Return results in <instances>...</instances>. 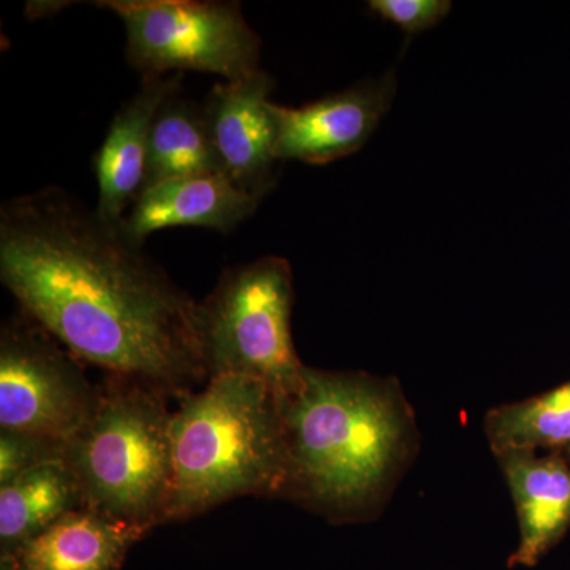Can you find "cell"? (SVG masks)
Returning <instances> with one entry per match:
<instances>
[{
	"mask_svg": "<svg viewBox=\"0 0 570 570\" xmlns=\"http://www.w3.org/2000/svg\"><path fill=\"white\" fill-rule=\"evenodd\" d=\"M275 81L258 70L238 81L213 86L202 112L220 171L262 202L276 183L277 126L269 94Z\"/></svg>",
	"mask_w": 570,
	"mask_h": 570,
	"instance_id": "ba28073f",
	"label": "cell"
},
{
	"mask_svg": "<svg viewBox=\"0 0 570 570\" xmlns=\"http://www.w3.org/2000/svg\"><path fill=\"white\" fill-rule=\"evenodd\" d=\"M67 448L51 439L0 430V485L29 469L66 460Z\"/></svg>",
	"mask_w": 570,
	"mask_h": 570,
	"instance_id": "e0dca14e",
	"label": "cell"
},
{
	"mask_svg": "<svg viewBox=\"0 0 570 570\" xmlns=\"http://www.w3.org/2000/svg\"><path fill=\"white\" fill-rule=\"evenodd\" d=\"M395 75L358 82L303 107L275 104L277 160L325 165L362 149L387 115Z\"/></svg>",
	"mask_w": 570,
	"mask_h": 570,
	"instance_id": "9c48e42d",
	"label": "cell"
},
{
	"mask_svg": "<svg viewBox=\"0 0 570 570\" xmlns=\"http://www.w3.org/2000/svg\"><path fill=\"white\" fill-rule=\"evenodd\" d=\"M294 276L283 257L266 255L225 268L198 302L206 376L257 379L287 397L303 384L305 365L292 341Z\"/></svg>",
	"mask_w": 570,
	"mask_h": 570,
	"instance_id": "5b68a950",
	"label": "cell"
},
{
	"mask_svg": "<svg viewBox=\"0 0 570 570\" xmlns=\"http://www.w3.org/2000/svg\"><path fill=\"white\" fill-rule=\"evenodd\" d=\"M126 29V55L141 78L205 71L238 81L261 69L262 39L242 3L220 0H102Z\"/></svg>",
	"mask_w": 570,
	"mask_h": 570,
	"instance_id": "8992f818",
	"label": "cell"
},
{
	"mask_svg": "<svg viewBox=\"0 0 570 570\" xmlns=\"http://www.w3.org/2000/svg\"><path fill=\"white\" fill-rule=\"evenodd\" d=\"M145 532L88 508L73 510L11 554L0 570H122Z\"/></svg>",
	"mask_w": 570,
	"mask_h": 570,
	"instance_id": "4fadbf2b",
	"label": "cell"
},
{
	"mask_svg": "<svg viewBox=\"0 0 570 570\" xmlns=\"http://www.w3.org/2000/svg\"><path fill=\"white\" fill-rule=\"evenodd\" d=\"M100 385L80 360L24 313L0 330V430L69 445L91 420Z\"/></svg>",
	"mask_w": 570,
	"mask_h": 570,
	"instance_id": "52a82bcc",
	"label": "cell"
},
{
	"mask_svg": "<svg viewBox=\"0 0 570 570\" xmlns=\"http://www.w3.org/2000/svg\"><path fill=\"white\" fill-rule=\"evenodd\" d=\"M258 205L224 174L167 179L145 187L119 228L138 246L164 228L202 227L230 234Z\"/></svg>",
	"mask_w": 570,
	"mask_h": 570,
	"instance_id": "7c38bea8",
	"label": "cell"
},
{
	"mask_svg": "<svg viewBox=\"0 0 570 570\" xmlns=\"http://www.w3.org/2000/svg\"><path fill=\"white\" fill-rule=\"evenodd\" d=\"M367 6L381 20L392 22L409 36L439 24L452 9L449 0H371Z\"/></svg>",
	"mask_w": 570,
	"mask_h": 570,
	"instance_id": "ac0fdd59",
	"label": "cell"
},
{
	"mask_svg": "<svg viewBox=\"0 0 570 570\" xmlns=\"http://www.w3.org/2000/svg\"><path fill=\"white\" fill-rule=\"evenodd\" d=\"M223 174L202 107L175 94L157 112L149 140L146 187L167 179Z\"/></svg>",
	"mask_w": 570,
	"mask_h": 570,
	"instance_id": "9a60e30c",
	"label": "cell"
},
{
	"mask_svg": "<svg viewBox=\"0 0 570 570\" xmlns=\"http://www.w3.org/2000/svg\"><path fill=\"white\" fill-rule=\"evenodd\" d=\"M69 2H29L28 17L29 20H39V18L48 17V14H56L59 10L66 9Z\"/></svg>",
	"mask_w": 570,
	"mask_h": 570,
	"instance_id": "d6986e66",
	"label": "cell"
},
{
	"mask_svg": "<svg viewBox=\"0 0 570 570\" xmlns=\"http://www.w3.org/2000/svg\"><path fill=\"white\" fill-rule=\"evenodd\" d=\"M171 521L202 515L230 499H283L287 482L283 406L257 379H209L178 400L171 423Z\"/></svg>",
	"mask_w": 570,
	"mask_h": 570,
	"instance_id": "3957f363",
	"label": "cell"
},
{
	"mask_svg": "<svg viewBox=\"0 0 570 570\" xmlns=\"http://www.w3.org/2000/svg\"><path fill=\"white\" fill-rule=\"evenodd\" d=\"M85 508L66 460L22 472L0 485V554H11L73 510Z\"/></svg>",
	"mask_w": 570,
	"mask_h": 570,
	"instance_id": "5bb4252c",
	"label": "cell"
},
{
	"mask_svg": "<svg viewBox=\"0 0 570 570\" xmlns=\"http://www.w3.org/2000/svg\"><path fill=\"white\" fill-rule=\"evenodd\" d=\"M566 455H568V459L570 460V448L568 450H564Z\"/></svg>",
	"mask_w": 570,
	"mask_h": 570,
	"instance_id": "ffe728a7",
	"label": "cell"
},
{
	"mask_svg": "<svg viewBox=\"0 0 570 570\" xmlns=\"http://www.w3.org/2000/svg\"><path fill=\"white\" fill-rule=\"evenodd\" d=\"M517 515L520 543L510 568H532L570 528V460L561 450L509 449L497 453Z\"/></svg>",
	"mask_w": 570,
	"mask_h": 570,
	"instance_id": "8fae6325",
	"label": "cell"
},
{
	"mask_svg": "<svg viewBox=\"0 0 570 570\" xmlns=\"http://www.w3.org/2000/svg\"><path fill=\"white\" fill-rule=\"evenodd\" d=\"M485 433L494 455L509 449L570 448V381L543 395L491 409Z\"/></svg>",
	"mask_w": 570,
	"mask_h": 570,
	"instance_id": "2e32d148",
	"label": "cell"
},
{
	"mask_svg": "<svg viewBox=\"0 0 570 570\" xmlns=\"http://www.w3.org/2000/svg\"><path fill=\"white\" fill-rule=\"evenodd\" d=\"M281 406L283 499L335 523L373 512L414 452V414L392 379L306 366Z\"/></svg>",
	"mask_w": 570,
	"mask_h": 570,
	"instance_id": "7a4b0ae2",
	"label": "cell"
},
{
	"mask_svg": "<svg viewBox=\"0 0 570 570\" xmlns=\"http://www.w3.org/2000/svg\"><path fill=\"white\" fill-rule=\"evenodd\" d=\"M183 78L184 73L142 78L140 89L112 118L94 157L96 212L107 223L119 225L145 190L154 121L164 104L181 91Z\"/></svg>",
	"mask_w": 570,
	"mask_h": 570,
	"instance_id": "30bf717a",
	"label": "cell"
},
{
	"mask_svg": "<svg viewBox=\"0 0 570 570\" xmlns=\"http://www.w3.org/2000/svg\"><path fill=\"white\" fill-rule=\"evenodd\" d=\"M0 279L80 362L181 400L208 382L198 302L80 198L50 186L0 208Z\"/></svg>",
	"mask_w": 570,
	"mask_h": 570,
	"instance_id": "6da1fadb",
	"label": "cell"
},
{
	"mask_svg": "<svg viewBox=\"0 0 570 570\" xmlns=\"http://www.w3.org/2000/svg\"><path fill=\"white\" fill-rule=\"evenodd\" d=\"M171 397L135 379L107 376L91 420L66 461L85 508L149 534L170 523L175 463Z\"/></svg>",
	"mask_w": 570,
	"mask_h": 570,
	"instance_id": "277c9868",
	"label": "cell"
}]
</instances>
